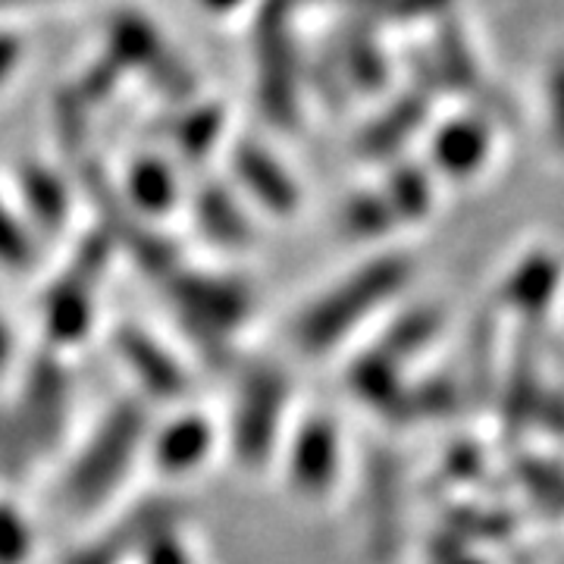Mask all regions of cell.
<instances>
[{"instance_id":"277c9868","label":"cell","mask_w":564,"mask_h":564,"mask_svg":"<svg viewBox=\"0 0 564 564\" xmlns=\"http://www.w3.org/2000/svg\"><path fill=\"white\" fill-rule=\"evenodd\" d=\"M329 41L336 47V57H339L348 88L364 91V95H373L383 88L386 79H389V63H386L383 47L370 35L367 22L343 25Z\"/></svg>"},{"instance_id":"5bb4252c","label":"cell","mask_w":564,"mask_h":564,"mask_svg":"<svg viewBox=\"0 0 564 564\" xmlns=\"http://www.w3.org/2000/svg\"><path fill=\"white\" fill-rule=\"evenodd\" d=\"M545 104H549V129L552 139L564 151V54L555 57L545 76Z\"/></svg>"},{"instance_id":"7c38bea8","label":"cell","mask_w":564,"mask_h":564,"mask_svg":"<svg viewBox=\"0 0 564 564\" xmlns=\"http://www.w3.org/2000/svg\"><path fill=\"white\" fill-rule=\"evenodd\" d=\"M440 329V314L436 311H408V317L402 323H395V329L389 333V339L395 345L399 355H411L417 351L421 345H426Z\"/></svg>"},{"instance_id":"52a82bcc","label":"cell","mask_w":564,"mask_h":564,"mask_svg":"<svg viewBox=\"0 0 564 564\" xmlns=\"http://www.w3.org/2000/svg\"><path fill=\"white\" fill-rule=\"evenodd\" d=\"M236 163H239V173L248 180V185H254V192L261 195V202L276 207V210H289L295 204V185L267 151L254 148V144H245V148H239Z\"/></svg>"},{"instance_id":"8992f818","label":"cell","mask_w":564,"mask_h":564,"mask_svg":"<svg viewBox=\"0 0 564 564\" xmlns=\"http://www.w3.org/2000/svg\"><path fill=\"white\" fill-rule=\"evenodd\" d=\"M107 41H110L107 57L117 63L120 69H129V66L148 69V66H151V63L158 61L163 51H166V47L161 44L158 29L144 20L141 13H132V10L110 22Z\"/></svg>"},{"instance_id":"ba28073f","label":"cell","mask_w":564,"mask_h":564,"mask_svg":"<svg viewBox=\"0 0 564 564\" xmlns=\"http://www.w3.org/2000/svg\"><path fill=\"white\" fill-rule=\"evenodd\" d=\"M558 280H562V263L552 254H530L508 280L511 302L527 311H540L558 289Z\"/></svg>"},{"instance_id":"ac0fdd59","label":"cell","mask_w":564,"mask_h":564,"mask_svg":"<svg viewBox=\"0 0 564 564\" xmlns=\"http://www.w3.org/2000/svg\"><path fill=\"white\" fill-rule=\"evenodd\" d=\"M22 3H44V0H0V7H22Z\"/></svg>"},{"instance_id":"30bf717a","label":"cell","mask_w":564,"mask_h":564,"mask_svg":"<svg viewBox=\"0 0 564 564\" xmlns=\"http://www.w3.org/2000/svg\"><path fill=\"white\" fill-rule=\"evenodd\" d=\"M436 69L445 82H452L462 91H474V85H480V73L477 63L470 57L467 39L462 35L458 25L445 22L440 29V41H436Z\"/></svg>"},{"instance_id":"e0dca14e","label":"cell","mask_w":564,"mask_h":564,"mask_svg":"<svg viewBox=\"0 0 564 564\" xmlns=\"http://www.w3.org/2000/svg\"><path fill=\"white\" fill-rule=\"evenodd\" d=\"M207 10H214V13H229V10H236V7H242L245 0H202Z\"/></svg>"},{"instance_id":"7a4b0ae2","label":"cell","mask_w":564,"mask_h":564,"mask_svg":"<svg viewBox=\"0 0 564 564\" xmlns=\"http://www.w3.org/2000/svg\"><path fill=\"white\" fill-rule=\"evenodd\" d=\"M408 280H411V261L402 254H386L367 263L329 302L317 307V314L311 317V343H336L348 326L361 323L367 311L389 302Z\"/></svg>"},{"instance_id":"3957f363","label":"cell","mask_w":564,"mask_h":564,"mask_svg":"<svg viewBox=\"0 0 564 564\" xmlns=\"http://www.w3.org/2000/svg\"><path fill=\"white\" fill-rule=\"evenodd\" d=\"M489 144H492V132H489L486 120L462 117V120L445 122L443 129L433 135L430 158L436 163V170L445 173V176L467 180L486 163Z\"/></svg>"},{"instance_id":"9a60e30c","label":"cell","mask_w":564,"mask_h":564,"mask_svg":"<svg viewBox=\"0 0 564 564\" xmlns=\"http://www.w3.org/2000/svg\"><path fill=\"white\" fill-rule=\"evenodd\" d=\"M452 0H395L389 17L399 20H414V17H426V13H443Z\"/></svg>"},{"instance_id":"9c48e42d","label":"cell","mask_w":564,"mask_h":564,"mask_svg":"<svg viewBox=\"0 0 564 564\" xmlns=\"http://www.w3.org/2000/svg\"><path fill=\"white\" fill-rule=\"evenodd\" d=\"M383 198L392 207L395 220L417 223L433 207V188H430V180H426V173H423L421 166L402 163V166H395L389 173Z\"/></svg>"},{"instance_id":"4fadbf2b","label":"cell","mask_w":564,"mask_h":564,"mask_svg":"<svg viewBox=\"0 0 564 564\" xmlns=\"http://www.w3.org/2000/svg\"><path fill=\"white\" fill-rule=\"evenodd\" d=\"M144 73L151 76V82H154L161 91H166V95H170V98H176V101L188 98V95H192V88H195V76H192V69H188L180 57H173L170 51H163L161 57L151 63Z\"/></svg>"},{"instance_id":"6da1fadb","label":"cell","mask_w":564,"mask_h":564,"mask_svg":"<svg viewBox=\"0 0 564 564\" xmlns=\"http://www.w3.org/2000/svg\"><path fill=\"white\" fill-rule=\"evenodd\" d=\"M299 0H263L254 20V54H258V98L267 120L292 126L299 117L302 61L292 39V10Z\"/></svg>"},{"instance_id":"8fae6325","label":"cell","mask_w":564,"mask_h":564,"mask_svg":"<svg viewBox=\"0 0 564 564\" xmlns=\"http://www.w3.org/2000/svg\"><path fill=\"white\" fill-rule=\"evenodd\" d=\"M345 223H348V232L351 236L373 239V236H383L386 229L395 223V214L386 204L383 195H361V198H355V202L348 204Z\"/></svg>"},{"instance_id":"5b68a950","label":"cell","mask_w":564,"mask_h":564,"mask_svg":"<svg viewBox=\"0 0 564 564\" xmlns=\"http://www.w3.org/2000/svg\"><path fill=\"white\" fill-rule=\"evenodd\" d=\"M426 120V98L421 91H411L386 110L383 117L370 122L361 132V154L367 158H389L417 132Z\"/></svg>"},{"instance_id":"2e32d148","label":"cell","mask_w":564,"mask_h":564,"mask_svg":"<svg viewBox=\"0 0 564 564\" xmlns=\"http://www.w3.org/2000/svg\"><path fill=\"white\" fill-rule=\"evenodd\" d=\"M20 54H22V41L17 39V35H10V32H0V82L7 79V76L17 69Z\"/></svg>"}]
</instances>
